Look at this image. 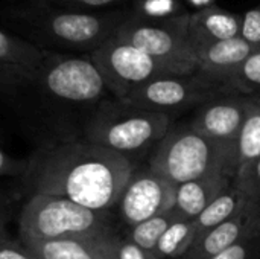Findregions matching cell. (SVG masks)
I'll list each match as a JSON object with an SVG mask.
<instances>
[{
    "label": "cell",
    "instance_id": "cell-14",
    "mask_svg": "<svg viewBox=\"0 0 260 259\" xmlns=\"http://www.w3.org/2000/svg\"><path fill=\"white\" fill-rule=\"evenodd\" d=\"M44 55L46 50L29 40L0 29V84L20 85L32 82Z\"/></svg>",
    "mask_w": 260,
    "mask_h": 259
},
{
    "label": "cell",
    "instance_id": "cell-25",
    "mask_svg": "<svg viewBox=\"0 0 260 259\" xmlns=\"http://www.w3.org/2000/svg\"><path fill=\"white\" fill-rule=\"evenodd\" d=\"M241 38H244L256 50L260 49V6L250 9L242 17Z\"/></svg>",
    "mask_w": 260,
    "mask_h": 259
},
{
    "label": "cell",
    "instance_id": "cell-2",
    "mask_svg": "<svg viewBox=\"0 0 260 259\" xmlns=\"http://www.w3.org/2000/svg\"><path fill=\"white\" fill-rule=\"evenodd\" d=\"M146 165L175 186L215 174L235 179L236 145L210 139L190 128L189 124L171 125L165 137L149 153Z\"/></svg>",
    "mask_w": 260,
    "mask_h": 259
},
{
    "label": "cell",
    "instance_id": "cell-12",
    "mask_svg": "<svg viewBox=\"0 0 260 259\" xmlns=\"http://www.w3.org/2000/svg\"><path fill=\"white\" fill-rule=\"evenodd\" d=\"M256 235H260V212L254 205H248L227 221L200 235L180 259H209Z\"/></svg>",
    "mask_w": 260,
    "mask_h": 259
},
{
    "label": "cell",
    "instance_id": "cell-10",
    "mask_svg": "<svg viewBox=\"0 0 260 259\" xmlns=\"http://www.w3.org/2000/svg\"><path fill=\"white\" fill-rule=\"evenodd\" d=\"M175 188L148 165L136 166L114 209L120 221L126 227H133L152 217L171 212L175 206Z\"/></svg>",
    "mask_w": 260,
    "mask_h": 259
},
{
    "label": "cell",
    "instance_id": "cell-31",
    "mask_svg": "<svg viewBox=\"0 0 260 259\" xmlns=\"http://www.w3.org/2000/svg\"><path fill=\"white\" fill-rule=\"evenodd\" d=\"M0 200H2V197H0Z\"/></svg>",
    "mask_w": 260,
    "mask_h": 259
},
{
    "label": "cell",
    "instance_id": "cell-6",
    "mask_svg": "<svg viewBox=\"0 0 260 259\" xmlns=\"http://www.w3.org/2000/svg\"><path fill=\"white\" fill-rule=\"evenodd\" d=\"M113 212L94 211L69 198L32 194L21 208V241H55L87 237L113 229Z\"/></svg>",
    "mask_w": 260,
    "mask_h": 259
},
{
    "label": "cell",
    "instance_id": "cell-18",
    "mask_svg": "<svg viewBox=\"0 0 260 259\" xmlns=\"http://www.w3.org/2000/svg\"><path fill=\"white\" fill-rule=\"evenodd\" d=\"M238 168L235 179L244 176L260 159V98H251L236 140ZM233 179V180H235Z\"/></svg>",
    "mask_w": 260,
    "mask_h": 259
},
{
    "label": "cell",
    "instance_id": "cell-8",
    "mask_svg": "<svg viewBox=\"0 0 260 259\" xmlns=\"http://www.w3.org/2000/svg\"><path fill=\"white\" fill-rule=\"evenodd\" d=\"M230 92L222 82L197 70L189 75H163L154 78L137 87L123 102L166 114L172 119V116L197 110L204 102Z\"/></svg>",
    "mask_w": 260,
    "mask_h": 259
},
{
    "label": "cell",
    "instance_id": "cell-24",
    "mask_svg": "<svg viewBox=\"0 0 260 259\" xmlns=\"http://www.w3.org/2000/svg\"><path fill=\"white\" fill-rule=\"evenodd\" d=\"M209 259H260V235L245 238Z\"/></svg>",
    "mask_w": 260,
    "mask_h": 259
},
{
    "label": "cell",
    "instance_id": "cell-22",
    "mask_svg": "<svg viewBox=\"0 0 260 259\" xmlns=\"http://www.w3.org/2000/svg\"><path fill=\"white\" fill-rule=\"evenodd\" d=\"M230 90L235 93L260 98V49L254 50L232 75L229 81Z\"/></svg>",
    "mask_w": 260,
    "mask_h": 259
},
{
    "label": "cell",
    "instance_id": "cell-16",
    "mask_svg": "<svg viewBox=\"0 0 260 259\" xmlns=\"http://www.w3.org/2000/svg\"><path fill=\"white\" fill-rule=\"evenodd\" d=\"M232 183L233 177L215 174L178 185L175 188L174 215L180 220L193 221Z\"/></svg>",
    "mask_w": 260,
    "mask_h": 259
},
{
    "label": "cell",
    "instance_id": "cell-13",
    "mask_svg": "<svg viewBox=\"0 0 260 259\" xmlns=\"http://www.w3.org/2000/svg\"><path fill=\"white\" fill-rule=\"evenodd\" d=\"M119 237L114 229H108L87 237L55 241H20L37 259H117Z\"/></svg>",
    "mask_w": 260,
    "mask_h": 259
},
{
    "label": "cell",
    "instance_id": "cell-9",
    "mask_svg": "<svg viewBox=\"0 0 260 259\" xmlns=\"http://www.w3.org/2000/svg\"><path fill=\"white\" fill-rule=\"evenodd\" d=\"M111 98L123 101L145 82L168 75L151 56L116 35L88 53Z\"/></svg>",
    "mask_w": 260,
    "mask_h": 259
},
{
    "label": "cell",
    "instance_id": "cell-17",
    "mask_svg": "<svg viewBox=\"0 0 260 259\" xmlns=\"http://www.w3.org/2000/svg\"><path fill=\"white\" fill-rule=\"evenodd\" d=\"M242 18L216 6H207L190 15L189 29L193 44L241 37Z\"/></svg>",
    "mask_w": 260,
    "mask_h": 259
},
{
    "label": "cell",
    "instance_id": "cell-19",
    "mask_svg": "<svg viewBox=\"0 0 260 259\" xmlns=\"http://www.w3.org/2000/svg\"><path fill=\"white\" fill-rule=\"evenodd\" d=\"M248 205H253L236 186L232 183L224 192H221L195 220V231H197V238L203 235L204 232L216 227L218 224L227 221L238 212H241L244 208ZM195 238V240H197Z\"/></svg>",
    "mask_w": 260,
    "mask_h": 259
},
{
    "label": "cell",
    "instance_id": "cell-20",
    "mask_svg": "<svg viewBox=\"0 0 260 259\" xmlns=\"http://www.w3.org/2000/svg\"><path fill=\"white\" fill-rule=\"evenodd\" d=\"M197 238L193 221L177 218L160 238L154 255L157 259H180Z\"/></svg>",
    "mask_w": 260,
    "mask_h": 259
},
{
    "label": "cell",
    "instance_id": "cell-27",
    "mask_svg": "<svg viewBox=\"0 0 260 259\" xmlns=\"http://www.w3.org/2000/svg\"><path fill=\"white\" fill-rule=\"evenodd\" d=\"M59 5H64L67 9L76 11H91V9H102L120 5L126 0H53Z\"/></svg>",
    "mask_w": 260,
    "mask_h": 259
},
{
    "label": "cell",
    "instance_id": "cell-23",
    "mask_svg": "<svg viewBox=\"0 0 260 259\" xmlns=\"http://www.w3.org/2000/svg\"><path fill=\"white\" fill-rule=\"evenodd\" d=\"M233 183L260 212V159L244 176L235 179Z\"/></svg>",
    "mask_w": 260,
    "mask_h": 259
},
{
    "label": "cell",
    "instance_id": "cell-29",
    "mask_svg": "<svg viewBox=\"0 0 260 259\" xmlns=\"http://www.w3.org/2000/svg\"><path fill=\"white\" fill-rule=\"evenodd\" d=\"M26 165H27V160L11 157L0 148V177L23 176L26 171Z\"/></svg>",
    "mask_w": 260,
    "mask_h": 259
},
{
    "label": "cell",
    "instance_id": "cell-1",
    "mask_svg": "<svg viewBox=\"0 0 260 259\" xmlns=\"http://www.w3.org/2000/svg\"><path fill=\"white\" fill-rule=\"evenodd\" d=\"M136 165L125 156L85 139L38 148L23 174L29 194L69 198L94 211L113 212Z\"/></svg>",
    "mask_w": 260,
    "mask_h": 259
},
{
    "label": "cell",
    "instance_id": "cell-11",
    "mask_svg": "<svg viewBox=\"0 0 260 259\" xmlns=\"http://www.w3.org/2000/svg\"><path fill=\"white\" fill-rule=\"evenodd\" d=\"M250 96L241 93H222L200 105L187 122L195 131L225 143L236 145Z\"/></svg>",
    "mask_w": 260,
    "mask_h": 259
},
{
    "label": "cell",
    "instance_id": "cell-3",
    "mask_svg": "<svg viewBox=\"0 0 260 259\" xmlns=\"http://www.w3.org/2000/svg\"><path fill=\"white\" fill-rule=\"evenodd\" d=\"M128 15L129 11L120 9L91 12L34 5L20 12L18 21L29 31V41L43 50L69 49L88 55L111 38Z\"/></svg>",
    "mask_w": 260,
    "mask_h": 259
},
{
    "label": "cell",
    "instance_id": "cell-30",
    "mask_svg": "<svg viewBox=\"0 0 260 259\" xmlns=\"http://www.w3.org/2000/svg\"><path fill=\"white\" fill-rule=\"evenodd\" d=\"M8 217H9V211L8 206L3 200H0V244L9 241L11 238L8 237V231H6V223H8Z\"/></svg>",
    "mask_w": 260,
    "mask_h": 259
},
{
    "label": "cell",
    "instance_id": "cell-7",
    "mask_svg": "<svg viewBox=\"0 0 260 259\" xmlns=\"http://www.w3.org/2000/svg\"><path fill=\"white\" fill-rule=\"evenodd\" d=\"M43 93L58 102L99 105L111 96L102 75L88 55H66L46 50L34 78Z\"/></svg>",
    "mask_w": 260,
    "mask_h": 259
},
{
    "label": "cell",
    "instance_id": "cell-4",
    "mask_svg": "<svg viewBox=\"0 0 260 259\" xmlns=\"http://www.w3.org/2000/svg\"><path fill=\"white\" fill-rule=\"evenodd\" d=\"M189 21V14L163 17L134 9L114 35L145 52L168 75H189L198 70Z\"/></svg>",
    "mask_w": 260,
    "mask_h": 259
},
{
    "label": "cell",
    "instance_id": "cell-28",
    "mask_svg": "<svg viewBox=\"0 0 260 259\" xmlns=\"http://www.w3.org/2000/svg\"><path fill=\"white\" fill-rule=\"evenodd\" d=\"M0 259H37L35 255L29 250V247L18 241L9 240L0 244Z\"/></svg>",
    "mask_w": 260,
    "mask_h": 259
},
{
    "label": "cell",
    "instance_id": "cell-5",
    "mask_svg": "<svg viewBox=\"0 0 260 259\" xmlns=\"http://www.w3.org/2000/svg\"><path fill=\"white\" fill-rule=\"evenodd\" d=\"M171 125L172 119L166 114L108 98L96 105L87 121L84 139L113 150L131 160V154L152 151Z\"/></svg>",
    "mask_w": 260,
    "mask_h": 259
},
{
    "label": "cell",
    "instance_id": "cell-26",
    "mask_svg": "<svg viewBox=\"0 0 260 259\" xmlns=\"http://www.w3.org/2000/svg\"><path fill=\"white\" fill-rule=\"evenodd\" d=\"M117 259H157V256L151 252L143 250L126 237H119Z\"/></svg>",
    "mask_w": 260,
    "mask_h": 259
},
{
    "label": "cell",
    "instance_id": "cell-15",
    "mask_svg": "<svg viewBox=\"0 0 260 259\" xmlns=\"http://www.w3.org/2000/svg\"><path fill=\"white\" fill-rule=\"evenodd\" d=\"M195 50L198 58V72L230 89L229 81L232 75L256 49L244 38L236 37L222 41L198 43L195 44Z\"/></svg>",
    "mask_w": 260,
    "mask_h": 259
},
{
    "label": "cell",
    "instance_id": "cell-21",
    "mask_svg": "<svg viewBox=\"0 0 260 259\" xmlns=\"http://www.w3.org/2000/svg\"><path fill=\"white\" fill-rule=\"evenodd\" d=\"M175 220H177V217L171 211L168 214H161V215L152 217V218H149L146 221H142V223H139V224H136L133 227H128V232L123 237L131 240L134 244H137L143 250L154 253L160 238L163 237L166 229Z\"/></svg>",
    "mask_w": 260,
    "mask_h": 259
}]
</instances>
